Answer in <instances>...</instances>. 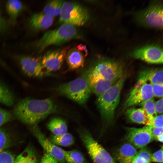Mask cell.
Instances as JSON below:
<instances>
[{
  "label": "cell",
  "instance_id": "cell-1",
  "mask_svg": "<svg viewBox=\"0 0 163 163\" xmlns=\"http://www.w3.org/2000/svg\"><path fill=\"white\" fill-rule=\"evenodd\" d=\"M57 111L56 106L51 99L38 100L27 97L16 105L13 113L22 122L35 125Z\"/></svg>",
  "mask_w": 163,
  "mask_h": 163
},
{
  "label": "cell",
  "instance_id": "cell-2",
  "mask_svg": "<svg viewBox=\"0 0 163 163\" xmlns=\"http://www.w3.org/2000/svg\"><path fill=\"white\" fill-rule=\"evenodd\" d=\"M82 34L76 27L62 24L59 27L50 30L44 33L34 44L39 53L43 51L51 45H60L73 39H81Z\"/></svg>",
  "mask_w": 163,
  "mask_h": 163
},
{
  "label": "cell",
  "instance_id": "cell-3",
  "mask_svg": "<svg viewBox=\"0 0 163 163\" xmlns=\"http://www.w3.org/2000/svg\"><path fill=\"white\" fill-rule=\"evenodd\" d=\"M126 78L124 74L110 88L98 97L97 101L98 108L102 118L108 123L111 122L114 118Z\"/></svg>",
  "mask_w": 163,
  "mask_h": 163
},
{
  "label": "cell",
  "instance_id": "cell-4",
  "mask_svg": "<svg viewBox=\"0 0 163 163\" xmlns=\"http://www.w3.org/2000/svg\"><path fill=\"white\" fill-rule=\"evenodd\" d=\"M57 91L79 104H85L92 92L88 79V70L77 78L60 85Z\"/></svg>",
  "mask_w": 163,
  "mask_h": 163
},
{
  "label": "cell",
  "instance_id": "cell-5",
  "mask_svg": "<svg viewBox=\"0 0 163 163\" xmlns=\"http://www.w3.org/2000/svg\"><path fill=\"white\" fill-rule=\"evenodd\" d=\"M59 15L60 22L75 27L85 25L90 18L88 9L79 3L73 1L63 2Z\"/></svg>",
  "mask_w": 163,
  "mask_h": 163
},
{
  "label": "cell",
  "instance_id": "cell-6",
  "mask_svg": "<svg viewBox=\"0 0 163 163\" xmlns=\"http://www.w3.org/2000/svg\"><path fill=\"white\" fill-rule=\"evenodd\" d=\"M80 138L94 163H117L110 154L85 129L78 130Z\"/></svg>",
  "mask_w": 163,
  "mask_h": 163
},
{
  "label": "cell",
  "instance_id": "cell-7",
  "mask_svg": "<svg viewBox=\"0 0 163 163\" xmlns=\"http://www.w3.org/2000/svg\"><path fill=\"white\" fill-rule=\"evenodd\" d=\"M135 19L139 24L148 27L161 29L163 26V3L161 1L151 2L145 8L136 12Z\"/></svg>",
  "mask_w": 163,
  "mask_h": 163
},
{
  "label": "cell",
  "instance_id": "cell-8",
  "mask_svg": "<svg viewBox=\"0 0 163 163\" xmlns=\"http://www.w3.org/2000/svg\"><path fill=\"white\" fill-rule=\"evenodd\" d=\"M153 97L152 85L147 81L143 71L128 94L123 106L124 108H127L139 104Z\"/></svg>",
  "mask_w": 163,
  "mask_h": 163
},
{
  "label": "cell",
  "instance_id": "cell-9",
  "mask_svg": "<svg viewBox=\"0 0 163 163\" xmlns=\"http://www.w3.org/2000/svg\"><path fill=\"white\" fill-rule=\"evenodd\" d=\"M123 69L117 61L104 59L99 60L90 69L105 79L116 81L124 74Z\"/></svg>",
  "mask_w": 163,
  "mask_h": 163
},
{
  "label": "cell",
  "instance_id": "cell-10",
  "mask_svg": "<svg viewBox=\"0 0 163 163\" xmlns=\"http://www.w3.org/2000/svg\"><path fill=\"white\" fill-rule=\"evenodd\" d=\"M133 58L151 64L163 63V50L161 46L155 44L143 46L134 49L131 53Z\"/></svg>",
  "mask_w": 163,
  "mask_h": 163
},
{
  "label": "cell",
  "instance_id": "cell-11",
  "mask_svg": "<svg viewBox=\"0 0 163 163\" xmlns=\"http://www.w3.org/2000/svg\"><path fill=\"white\" fill-rule=\"evenodd\" d=\"M126 130L127 141L136 148L145 147L154 139L149 126L140 128L129 127Z\"/></svg>",
  "mask_w": 163,
  "mask_h": 163
},
{
  "label": "cell",
  "instance_id": "cell-12",
  "mask_svg": "<svg viewBox=\"0 0 163 163\" xmlns=\"http://www.w3.org/2000/svg\"><path fill=\"white\" fill-rule=\"evenodd\" d=\"M69 47L50 51L43 56L41 62L47 74L59 70L62 66Z\"/></svg>",
  "mask_w": 163,
  "mask_h": 163
},
{
  "label": "cell",
  "instance_id": "cell-13",
  "mask_svg": "<svg viewBox=\"0 0 163 163\" xmlns=\"http://www.w3.org/2000/svg\"><path fill=\"white\" fill-rule=\"evenodd\" d=\"M32 130L34 135L46 152L54 158L59 163H65L64 150L53 143L37 127L34 126Z\"/></svg>",
  "mask_w": 163,
  "mask_h": 163
},
{
  "label": "cell",
  "instance_id": "cell-14",
  "mask_svg": "<svg viewBox=\"0 0 163 163\" xmlns=\"http://www.w3.org/2000/svg\"><path fill=\"white\" fill-rule=\"evenodd\" d=\"M20 63L23 72L28 76L41 78L47 74L44 71L41 62L35 58L24 56L21 58Z\"/></svg>",
  "mask_w": 163,
  "mask_h": 163
},
{
  "label": "cell",
  "instance_id": "cell-15",
  "mask_svg": "<svg viewBox=\"0 0 163 163\" xmlns=\"http://www.w3.org/2000/svg\"><path fill=\"white\" fill-rule=\"evenodd\" d=\"M88 53L86 46L81 44L69 50L65 58L69 68L74 70L83 67L85 64V57Z\"/></svg>",
  "mask_w": 163,
  "mask_h": 163
},
{
  "label": "cell",
  "instance_id": "cell-16",
  "mask_svg": "<svg viewBox=\"0 0 163 163\" xmlns=\"http://www.w3.org/2000/svg\"><path fill=\"white\" fill-rule=\"evenodd\" d=\"M88 71V79L92 92L98 97L104 93L117 81L105 79L91 71Z\"/></svg>",
  "mask_w": 163,
  "mask_h": 163
},
{
  "label": "cell",
  "instance_id": "cell-17",
  "mask_svg": "<svg viewBox=\"0 0 163 163\" xmlns=\"http://www.w3.org/2000/svg\"><path fill=\"white\" fill-rule=\"evenodd\" d=\"M53 18L42 12L35 13L30 17L28 22L29 29L37 31L45 30L51 26Z\"/></svg>",
  "mask_w": 163,
  "mask_h": 163
},
{
  "label": "cell",
  "instance_id": "cell-18",
  "mask_svg": "<svg viewBox=\"0 0 163 163\" xmlns=\"http://www.w3.org/2000/svg\"><path fill=\"white\" fill-rule=\"evenodd\" d=\"M138 151L131 144L125 143L118 150L116 157L119 163H131Z\"/></svg>",
  "mask_w": 163,
  "mask_h": 163
},
{
  "label": "cell",
  "instance_id": "cell-19",
  "mask_svg": "<svg viewBox=\"0 0 163 163\" xmlns=\"http://www.w3.org/2000/svg\"><path fill=\"white\" fill-rule=\"evenodd\" d=\"M126 114L128 119L133 123L149 126L151 121L146 111L141 107L129 109Z\"/></svg>",
  "mask_w": 163,
  "mask_h": 163
},
{
  "label": "cell",
  "instance_id": "cell-20",
  "mask_svg": "<svg viewBox=\"0 0 163 163\" xmlns=\"http://www.w3.org/2000/svg\"><path fill=\"white\" fill-rule=\"evenodd\" d=\"M47 126L54 135H59L67 133L66 123L61 118L56 117L52 119L48 123Z\"/></svg>",
  "mask_w": 163,
  "mask_h": 163
},
{
  "label": "cell",
  "instance_id": "cell-21",
  "mask_svg": "<svg viewBox=\"0 0 163 163\" xmlns=\"http://www.w3.org/2000/svg\"><path fill=\"white\" fill-rule=\"evenodd\" d=\"M5 5L10 20L13 22H15L23 8L22 2L18 0H10L7 2Z\"/></svg>",
  "mask_w": 163,
  "mask_h": 163
},
{
  "label": "cell",
  "instance_id": "cell-22",
  "mask_svg": "<svg viewBox=\"0 0 163 163\" xmlns=\"http://www.w3.org/2000/svg\"><path fill=\"white\" fill-rule=\"evenodd\" d=\"M15 163H38L34 150L30 146L27 147L18 155L15 159Z\"/></svg>",
  "mask_w": 163,
  "mask_h": 163
},
{
  "label": "cell",
  "instance_id": "cell-23",
  "mask_svg": "<svg viewBox=\"0 0 163 163\" xmlns=\"http://www.w3.org/2000/svg\"><path fill=\"white\" fill-rule=\"evenodd\" d=\"M147 81L151 84L163 85V69L157 68L144 71Z\"/></svg>",
  "mask_w": 163,
  "mask_h": 163
},
{
  "label": "cell",
  "instance_id": "cell-24",
  "mask_svg": "<svg viewBox=\"0 0 163 163\" xmlns=\"http://www.w3.org/2000/svg\"><path fill=\"white\" fill-rule=\"evenodd\" d=\"M63 1L54 0L48 2L44 7L43 13L53 17L60 15Z\"/></svg>",
  "mask_w": 163,
  "mask_h": 163
},
{
  "label": "cell",
  "instance_id": "cell-25",
  "mask_svg": "<svg viewBox=\"0 0 163 163\" xmlns=\"http://www.w3.org/2000/svg\"><path fill=\"white\" fill-rule=\"evenodd\" d=\"M50 140L55 145L62 146H69L72 145L75 142L73 136L70 133L59 135H52Z\"/></svg>",
  "mask_w": 163,
  "mask_h": 163
},
{
  "label": "cell",
  "instance_id": "cell-26",
  "mask_svg": "<svg viewBox=\"0 0 163 163\" xmlns=\"http://www.w3.org/2000/svg\"><path fill=\"white\" fill-rule=\"evenodd\" d=\"M14 97L12 92L0 82V103L11 106L14 104Z\"/></svg>",
  "mask_w": 163,
  "mask_h": 163
},
{
  "label": "cell",
  "instance_id": "cell-27",
  "mask_svg": "<svg viewBox=\"0 0 163 163\" xmlns=\"http://www.w3.org/2000/svg\"><path fill=\"white\" fill-rule=\"evenodd\" d=\"M64 158L67 163H88L82 153L76 150H65Z\"/></svg>",
  "mask_w": 163,
  "mask_h": 163
},
{
  "label": "cell",
  "instance_id": "cell-28",
  "mask_svg": "<svg viewBox=\"0 0 163 163\" xmlns=\"http://www.w3.org/2000/svg\"><path fill=\"white\" fill-rule=\"evenodd\" d=\"M151 154L146 147L140 149L131 163H150Z\"/></svg>",
  "mask_w": 163,
  "mask_h": 163
},
{
  "label": "cell",
  "instance_id": "cell-29",
  "mask_svg": "<svg viewBox=\"0 0 163 163\" xmlns=\"http://www.w3.org/2000/svg\"><path fill=\"white\" fill-rule=\"evenodd\" d=\"M155 101L153 97L148 99L140 104L144 109L148 115L152 120L153 118L157 115L155 107Z\"/></svg>",
  "mask_w": 163,
  "mask_h": 163
},
{
  "label": "cell",
  "instance_id": "cell-30",
  "mask_svg": "<svg viewBox=\"0 0 163 163\" xmlns=\"http://www.w3.org/2000/svg\"><path fill=\"white\" fill-rule=\"evenodd\" d=\"M11 140L9 133L3 129H0V152L9 147Z\"/></svg>",
  "mask_w": 163,
  "mask_h": 163
},
{
  "label": "cell",
  "instance_id": "cell-31",
  "mask_svg": "<svg viewBox=\"0 0 163 163\" xmlns=\"http://www.w3.org/2000/svg\"><path fill=\"white\" fill-rule=\"evenodd\" d=\"M15 158L11 152L4 150L0 152V163H15Z\"/></svg>",
  "mask_w": 163,
  "mask_h": 163
},
{
  "label": "cell",
  "instance_id": "cell-32",
  "mask_svg": "<svg viewBox=\"0 0 163 163\" xmlns=\"http://www.w3.org/2000/svg\"><path fill=\"white\" fill-rule=\"evenodd\" d=\"M12 117V115L10 112L0 108V127L10 120Z\"/></svg>",
  "mask_w": 163,
  "mask_h": 163
},
{
  "label": "cell",
  "instance_id": "cell-33",
  "mask_svg": "<svg viewBox=\"0 0 163 163\" xmlns=\"http://www.w3.org/2000/svg\"><path fill=\"white\" fill-rule=\"evenodd\" d=\"M163 117L162 114L157 115L153 118L149 126L152 127L163 128Z\"/></svg>",
  "mask_w": 163,
  "mask_h": 163
},
{
  "label": "cell",
  "instance_id": "cell-34",
  "mask_svg": "<svg viewBox=\"0 0 163 163\" xmlns=\"http://www.w3.org/2000/svg\"><path fill=\"white\" fill-rule=\"evenodd\" d=\"M151 85L153 97L160 98L163 97V84H154Z\"/></svg>",
  "mask_w": 163,
  "mask_h": 163
},
{
  "label": "cell",
  "instance_id": "cell-35",
  "mask_svg": "<svg viewBox=\"0 0 163 163\" xmlns=\"http://www.w3.org/2000/svg\"><path fill=\"white\" fill-rule=\"evenodd\" d=\"M163 160V147L151 154V162L162 163Z\"/></svg>",
  "mask_w": 163,
  "mask_h": 163
},
{
  "label": "cell",
  "instance_id": "cell-36",
  "mask_svg": "<svg viewBox=\"0 0 163 163\" xmlns=\"http://www.w3.org/2000/svg\"><path fill=\"white\" fill-rule=\"evenodd\" d=\"M40 163H59L54 158L46 152L44 154Z\"/></svg>",
  "mask_w": 163,
  "mask_h": 163
},
{
  "label": "cell",
  "instance_id": "cell-37",
  "mask_svg": "<svg viewBox=\"0 0 163 163\" xmlns=\"http://www.w3.org/2000/svg\"><path fill=\"white\" fill-rule=\"evenodd\" d=\"M163 97L161 98L157 101L155 102V107L157 114H159L163 113Z\"/></svg>",
  "mask_w": 163,
  "mask_h": 163
},
{
  "label": "cell",
  "instance_id": "cell-38",
  "mask_svg": "<svg viewBox=\"0 0 163 163\" xmlns=\"http://www.w3.org/2000/svg\"><path fill=\"white\" fill-rule=\"evenodd\" d=\"M150 126L154 139L157 136L163 134V128L152 127Z\"/></svg>",
  "mask_w": 163,
  "mask_h": 163
},
{
  "label": "cell",
  "instance_id": "cell-39",
  "mask_svg": "<svg viewBox=\"0 0 163 163\" xmlns=\"http://www.w3.org/2000/svg\"><path fill=\"white\" fill-rule=\"evenodd\" d=\"M6 27V22L5 19L0 16V32L3 30Z\"/></svg>",
  "mask_w": 163,
  "mask_h": 163
},
{
  "label": "cell",
  "instance_id": "cell-40",
  "mask_svg": "<svg viewBox=\"0 0 163 163\" xmlns=\"http://www.w3.org/2000/svg\"><path fill=\"white\" fill-rule=\"evenodd\" d=\"M163 134L159 135L156 137L154 139H155L158 141L162 142H163Z\"/></svg>",
  "mask_w": 163,
  "mask_h": 163
},
{
  "label": "cell",
  "instance_id": "cell-41",
  "mask_svg": "<svg viewBox=\"0 0 163 163\" xmlns=\"http://www.w3.org/2000/svg\"><path fill=\"white\" fill-rule=\"evenodd\" d=\"M0 16H1L0 15Z\"/></svg>",
  "mask_w": 163,
  "mask_h": 163
}]
</instances>
